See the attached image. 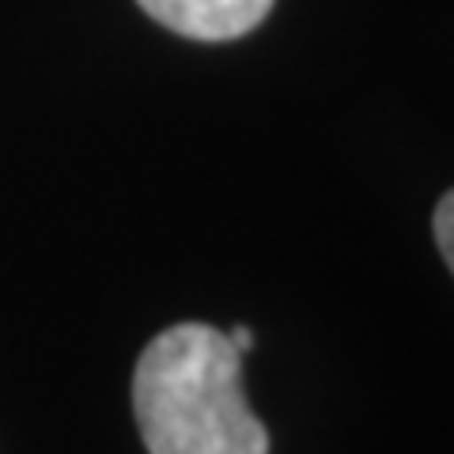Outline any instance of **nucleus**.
I'll use <instances>...</instances> for the list:
<instances>
[{
    "label": "nucleus",
    "instance_id": "obj_2",
    "mask_svg": "<svg viewBox=\"0 0 454 454\" xmlns=\"http://www.w3.org/2000/svg\"><path fill=\"white\" fill-rule=\"evenodd\" d=\"M167 31L197 42H231L258 27L273 0H137Z\"/></svg>",
    "mask_w": 454,
    "mask_h": 454
},
{
    "label": "nucleus",
    "instance_id": "obj_4",
    "mask_svg": "<svg viewBox=\"0 0 454 454\" xmlns=\"http://www.w3.org/2000/svg\"><path fill=\"white\" fill-rule=\"evenodd\" d=\"M227 337H231V345L243 352V356L254 348V330H250V325H231V330H227Z\"/></svg>",
    "mask_w": 454,
    "mask_h": 454
},
{
    "label": "nucleus",
    "instance_id": "obj_1",
    "mask_svg": "<svg viewBox=\"0 0 454 454\" xmlns=\"http://www.w3.org/2000/svg\"><path fill=\"white\" fill-rule=\"evenodd\" d=\"M133 417L148 454H269L243 394V352L205 322L148 340L133 372Z\"/></svg>",
    "mask_w": 454,
    "mask_h": 454
},
{
    "label": "nucleus",
    "instance_id": "obj_3",
    "mask_svg": "<svg viewBox=\"0 0 454 454\" xmlns=\"http://www.w3.org/2000/svg\"><path fill=\"white\" fill-rule=\"evenodd\" d=\"M432 231H435V247H439V254H443L447 269L454 273V190H447L443 197H439Z\"/></svg>",
    "mask_w": 454,
    "mask_h": 454
}]
</instances>
